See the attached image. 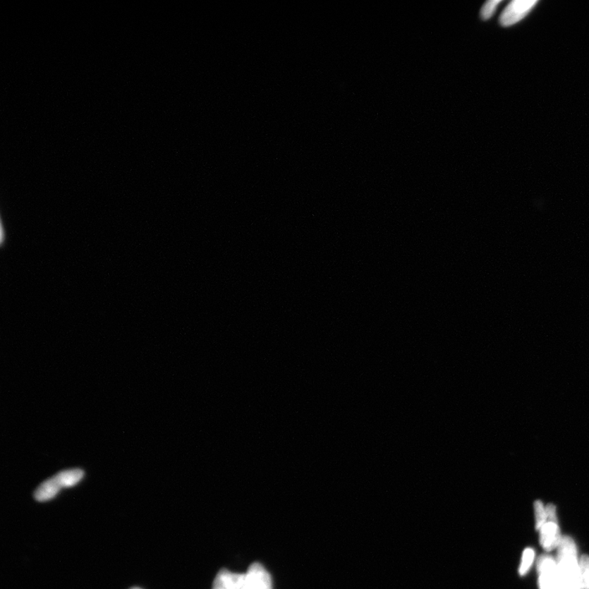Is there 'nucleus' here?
I'll return each instance as SVG.
<instances>
[{"mask_svg": "<svg viewBox=\"0 0 589 589\" xmlns=\"http://www.w3.org/2000/svg\"><path fill=\"white\" fill-rule=\"evenodd\" d=\"M557 565L566 589H583L577 547L571 537L563 536L557 547Z\"/></svg>", "mask_w": 589, "mask_h": 589, "instance_id": "f257e3e1", "label": "nucleus"}, {"mask_svg": "<svg viewBox=\"0 0 589 589\" xmlns=\"http://www.w3.org/2000/svg\"><path fill=\"white\" fill-rule=\"evenodd\" d=\"M84 471L80 469H70L60 471L44 482L40 485L34 493L35 499L39 502L48 501L54 498L63 488L71 487L83 478Z\"/></svg>", "mask_w": 589, "mask_h": 589, "instance_id": "f03ea898", "label": "nucleus"}, {"mask_svg": "<svg viewBox=\"0 0 589 589\" xmlns=\"http://www.w3.org/2000/svg\"><path fill=\"white\" fill-rule=\"evenodd\" d=\"M540 589H566L561 581L557 561L547 555L540 556L537 561Z\"/></svg>", "mask_w": 589, "mask_h": 589, "instance_id": "7ed1b4c3", "label": "nucleus"}, {"mask_svg": "<svg viewBox=\"0 0 589 589\" xmlns=\"http://www.w3.org/2000/svg\"><path fill=\"white\" fill-rule=\"evenodd\" d=\"M538 3L536 0H514L504 10L500 17V23L504 27L519 23Z\"/></svg>", "mask_w": 589, "mask_h": 589, "instance_id": "20e7f679", "label": "nucleus"}, {"mask_svg": "<svg viewBox=\"0 0 589 589\" xmlns=\"http://www.w3.org/2000/svg\"><path fill=\"white\" fill-rule=\"evenodd\" d=\"M245 576L248 589H273L272 578L269 573L258 562L250 566Z\"/></svg>", "mask_w": 589, "mask_h": 589, "instance_id": "39448f33", "label": "nucleus"}, {"mask_svg": "<svg viewBox=\"0 0 589 589\" xmlns=\"http://www.w3.org/2000/svg\"><path fill=\"white\" fill-rule=\"evenodd\" d=\"M212 589H248L247 576L222 570L214 578Z\"/></svg>", "mask_w": 589, "mask_h": 589, "instance_id": "423d86ee", "label": "nucleus"}, {"mask_svg": "<svg viewBox=\"0 0 589 589\" xmlns=\"http://www.w3.org/2000/svg\"><path fill=\"white\" fill-rule=\"evenodd\" d=\"M540 531V545L546 551L557 549L562 540L561 530L557 523L547 521Z\"/></svg>", "mask_w": 589, "mask_h": 589, "instance_id": "0eeeda50", "label": "nucleus"}, {"mask_svg": "<svg viewBox=\"0 0 589 589\" xmlns=\"http://www.w3.org/2000/svg\"><path fill=\"white\" fill-rule=\"evenodd\" d=\"M535 556V551L532 549H526L524 551L519 568V573L521 576H524L529 571L533 562H534Z\"/></svg>", "mask_w": 589, "mask_h": 589, "instance_id": "6e6552de", "label": "nucleus"}, {"mask_svg": "<svg viewBox=\"0 0 589 589\" xmlns=\"http://www.w3.org/2000/svg\"><path fill=\"white\" fill-rule=\"evenodd\" d=\"M535 514L536 521L535 528L537 530H540L547 522L546 506L542 504L541 501L535 502Z\"/></svg>", "mask_w": 589, "mask_h": 589, "instance_id": "1a4fd4ad", "label": "nucleus"}, {"mask_svg": "<svg viewBox=\"0 0 589 589\" xmlns=\"http://www.w3.org/2000/svg\"><path fill=\"white\" fill-rule=\"evenodd\" d=\"M583 589H589V556L583 555L580 560Z\"/></svg>", "mask_w": 589, "mask_h": 589, "instance_id": "9d476101", "label": "nucleus"}, {"mask_svg": "<svg viewBox=\"0 0 589 589\" xmlns=\"http://www.w3.org/2000/svg\"><path fill=\"white\" fill-rule=\"evenodd\" d=\"M501 0H491L485 3L482 9H481V17L484 20H488L496 11L497 6L501 3Z\"/></svg>", "mask_w": 589, "mask_h": 589, "instance_id": "9b49d317", "label": "nucleus"}, {"mask_svg": "<svg viewBox=\"0 0 589 589\" xmlns=\"http://www.w3.org/2000/svg\"><path fill=\"white\" fill-rule=\"evenodd\" d=\"M546 512L547 516V521L554 522L557 523L556 506L553 504H549L546 506Z\"/></svg>", "mask_w": 589, "mask_h": 589, "instance_id": "f8f14e48", "label": "nucleus"}, {"mask_svg": "<svg viewBox=\"0 0 589 589\" xmlns=\"http://www.w3.org/2000/svg\"><path fill=\"white\" fill-rule=\"evenodd\" d=\"M4 226H3V222L1 221V243L2 244L4 243V239H5V236L4 234Z\"/></svg>", "mask_w": 589, "mask_h": 589, "instance_id": "ddd939ff", "label": "nucleus"}, {"mask_svg": "<svg viewBox=\"0 0 589 589\" xmlns=\"http://www.w3.org/2000/svg\"><path fill=\"white\" fill-rule=\"evenodd\" d=\"M131 589H142V588H131Z\"/></svg>", "mask_w": 589, "mask_h": 589, "instance_id": "4468645a", "label": "nucleus"}]
</instances>
